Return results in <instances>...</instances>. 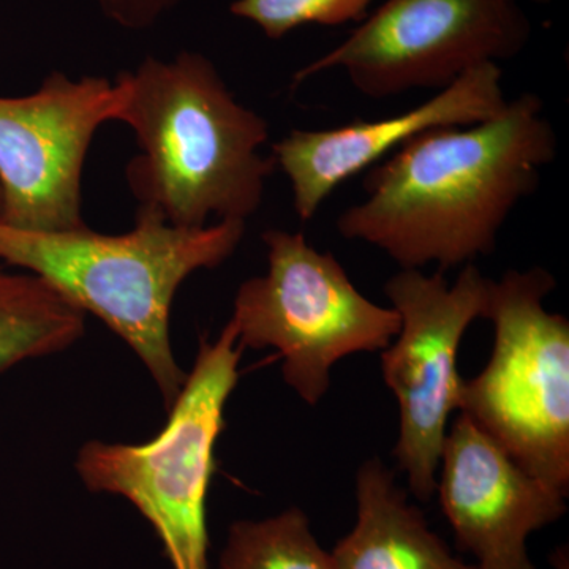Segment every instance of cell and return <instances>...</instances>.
Instances as JSON below:
<instances>
[{
  "mask_svg": "<svg viewBox=\"0 0 569 569\" xmlns=\"http://www.w3.org/2000/svg\"><path fill=\"white\" fill-rule=\"evenodd\" d=\"M557 142L531 92L489 121L427 130L370 167L366 200L340 213L337 231L377 247L400 269L473 263L493 253L516 206L537 192Z\"/></svg>",
  "mask_w": 569,
  "mask_h": 569,
  "instance_id": "obj_1",
  "label": "cell"
},
{
  "mask_svg": "<svg viewBox=\"0 0 569 569\" xmlns=\"http://www.w3.org/2000/svg\"><path fill=\"white\" fill-rule=\"evenodd\" d=\"M116 121L133 130L140 152L127 164L137 213L181 228L242 220L263 203L274 157L263 116L239 103L200 52L146 58L116 77Z\"/></svg>",
  "mask_w": 569,
  "mask_h": 569,
  "instance_id": "obj_2",
  "label": "cell"
},
{
  "mask_svg": "<svg viewBox=\"0 0 569 569\" xmlns=\"http://www.w3.org/2000/svg\"><path fill=\"white\" fill-rule=\"evenodd\" d=\"M246 230L242 220L181 228L141 213L123 234L89 227L24 231L0 223V261L40 277L102 320L132 347L170 410L187 380L171 348L174 296L193 272L223 264Z\"/></svg>",
  "mask_w": 569,
  "mask_h": 569,
  "instance_id": "obj_3",
  "label": "cell"
},
{
  "mask_svg": "<svg viewBox=\"0 0 569 569\" xmlns=\"http://www.w3.org/2000/svg\"><path fill=\"white\" fill-rule=\"evenodd\" d=\"M242 348L228 321L219 339L201 340L193 370L162 432L142 445L92 440L78 452L86 488L127 498L151 523L171 569H211L208 493L224 407L239 380Z\"/></svg>",
  "mask_w": 569,
  "mask_h": 569,
  "instance_id": "obj_4",
  "label": "cell"
},
{
  "mask_svg": "<svg viewBox=\"0 0 569 569\" xmlns=\"http://www.w3.org/2000/svg\"><path fill=\"white\" fill-rule=\"evenodd\" d=\"M556 287L542 266L489 279L481 318L493 325L492 356L463 380L459 413L569 496V321L545 309Z\"/></svg>",
  "mask_w": 569,
  "mask_h": 569,
  "instance_id": "obj_5",
  "label": "cell"
},
{
  "mask_svg": "<svg viewBox=\"0 0 569 569\" xmlns=\"http://www.w3.org/2000/svg\"><path fill=\"white\" fill-rule=\"evenodd\" d=\"M263 242L268 271L239 287L230 321L242 350L279 351L284 383L316 407L331 387L332 367L383 351L399 335L400 317L367 299L335 254L318 252L305 234L268 230Z\"/></svg>",
  "mask_w": 569,
  "mask_h": 569,
  "instance_id": "obj_6",
  "label": "cell"
},
{
  "mask_svg": "<svg viewBox=\"0 0 569 569\" xmlns=\"http://www.w3.org/2000/svg\"><path fill=\"white\" fill-rule=\"evenodd\" d=\"M489 277L473 263L452 284L443 271L400 269L385 283L400 331L381 356V376L399 407L395 458L419 501L436 496L449 421L459 411L463 378L458 353L467 329L481 318Z\"/></svg>",
  "mask_w": 569,
  "mask_h": 569,
  "instance_id": "obj_7",
  "label": "cell"
},
{
  "mask_svg": "<svg viewBox=\"0 0 569 569\" xmlns=\"http://www.w3.org/2000/svg\"><path fill=\"white\" fill-rule=\"evenodd\" d=\"M530 37L519 0H387L293 81L342 69L356 91L373 100L441 91L479 66L518 58Z\"/></svg>",
  "mask_w": 569,
  "mask_h": 569,
  "instance_id": "obj_8",
  "label": "cell"
},
{
  "mask_svg": "<svg viewBox=\"0 0 569 569\" xmlns=\"http://www.w3.org/2000/svg\"><path fill=\"white\" fill-rule=\"evenodd\" d=\"M104 77L52 71L36 92L0 97V223L24 231L88 227L82 170L97 130L118 119Z\"/></svg>",
  "mask_w": 569,
  "mask_h": 569,
  "instance_id": "obj_9",
  "label": "cell"
},
{
  "mask_svg": "<svg viewBox=\"0 0 569 569\" xmlns=\"http://www.w3.org/2000/svg\"><path fill=\"white\" fill-rule=\"evenodd\" d=\"M438 471L441 511L478 569H537L529 538L567 515V493L520 467L466 413L449 425Z\"/></svg>",
  "mask_w": 569,
  "mask_h": 569,
  "instance_id": "obj_10",
  "label": "cell"
},
{
  "mask_svg": "<svg viewBox=\"0 0 569 569\" xmlns=\"http://www.w3.org/2000/svg\"><path fill=\"white\" fill-rule=\"evenodd\" d=\"M501 78L503 71L498 63H485L413 110L383 121H358L328 130H291L276 142L272 157L290 179L299 219L312 220L337 187L381 162L417 134L496 118L508 104Z\"/></svg>",
  "mask_w": 569,
  "mask_h": 569,
  "instance_id": "obj_11",
  "label": "cell"
},
{
  "mask_svg": "<svg viewBox=\"0 0 569 569\" xmlns=\"http://www.w3.org/2000/svg\"><path fill=\"white\" fill-rule=\"evenodd\" d=\"M336 569H478L460 560L380 458L356 473V522L331 550Z\"/></svg>",
  "mask_w": 569,
  "mask_h": 569,
  "instance_id": "obj_12",
  "label": "cell"
},
{
  "mask_svg": "<svg viewBox=\"0 0 569 569\" xmlns=\"http://www.w3.org/2000/svg\"><path fill=\"white\" fill-rule=\"evenodd\" d=\"M84 328L86 313L50 283L0 268V373L67 350Z\"/></svg>",
  "mask_w": 569,
  "mask_h": 569,
  "instance_id": "obj_13",
  "label": "cell"
},
{
  "mask_svg": "<svg viewBox=\"0 0 569 569\" xmlns=\"http://www.w3.org/2000/svg\"><path fill=\"white\" fill-rule=\"evenodd\" d=\"M216 569H336L309 516L291 507L266 519H241L228 529Z\"/></svg>",
  "mask_w": 569,
  "mask_h": 569,
  "instance_id": "obj_14",
  "label": "cell"
},
{
  "mask_svg": "<svg viewBox=\"0 0 569 569\" xmlns=\"http://www.w3.org/2000/svg\"><path fill=\"white\" fill-rule=\"evenodd\" d=\"M373 0H234L233 17L253 22L271 40L302 26H342L365 21Z\"/></svg>",
  "mask_w": 569,
  "mask_h": 569,
  "instance_id": "obj_15",
  "label": "cell"
},
{
  "mask_svg": "<svg viewBox=\"0 0 569 569\" xmlns=\"http://www.w3.org/2000/svg\"><path fill=\"white\" fill-rule=\"evenodd\" d=\"M102 11L116 24L130 31L152 28L179 0H99Z\"/></svg>",
  "mask_w": 569,
  "mask_h": 569,
  "instance_id": "obj_16",
  "label": "cell"
},
{
  "mask_svg": "<svg viewBox=\"0 0 569 569\" xmlns=\"http://www.w3.org/2000/svg\"><path fill=\"white\" fill-rule=\"evenodd\" d=\"M533 2L546 3V2H550V0H533Z\"/></svg>",
  "mask_w": 569,
  "mask_h": 569,
  "instance_id": "obj_17",
  "label": "cell"
}]
</instances>
